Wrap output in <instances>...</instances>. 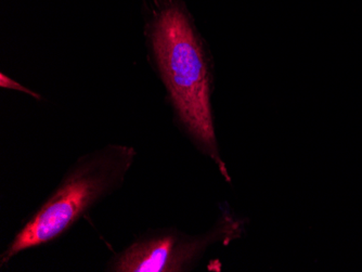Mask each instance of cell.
<instances>
[{
	"label": "cell",
	"mask_w": 362,
	"mask_h": 272,
	"mask_svg": "<svg viewBox=\"0 0 362 272\" xmlns=\"http://www.w3.org/2000/svg\"><path fill=\"white\" fill-rule=\"evenodd\" d=\"M144 37L177 117L227 174L219 158L204 45L181 0H142Z\"/></svg>",
	"instance_id": "6da1fadb"
},
{
	"label": "cell",
	"mask_w": 362,
	"mask_h": 272,
	"mask_svg": "<svg viewBox=\"0 0 362 272\" xmlns=\"http://www.w3.org/2000/svg\"><path fill=\"white\" fill-rule=\"evenodd\" d=\"M136 155L133 147L107 145L81 156L54 194L14 235L0 256V266L8 265L26 249L58 239L91 207L119 190Z\"/></svg>",
	"instance_id": "7a4b0ae2"
},
{
	"label": "cell",
	"mask_w": 362,
	"mask_h": 272,
	"mask_svg": "<svg viewBox=\"0 0 362 272\" xmlns=\"http://www.w3.org/2000/svg\"><path fill=\"white\" fill-rule=\"evenodd\" d=\"M223 223L205 237H191L172 230H153L117 253L107 265L109 271H184L202 255L209 244L233 235Z\"/></svg>",
	"instance_id": "3957f363"
},
{
	"label": "cell",
	"mask_w": 362,
	"mask_h": 272,
	"mask_svg": "<svg viewBox=\"0 0 362 272\" xmlns=\"http://www.w3.org/2000/svg\"><path fill=\"white\" fill-rule=\"evenodd\" d=\"M0 87L1 88L5 89H12V90L20 91V93H28L33 98L36 99V100L40 101L42 100V97L40 95H38L35 91L30 90V89L26 88V87L22 86L19 83L16 82L14 79H12L11 77L7 76V75L1 73L0 74Z\"/></svg>",
	"instance_id": "277c9868"
}]
</instances>
